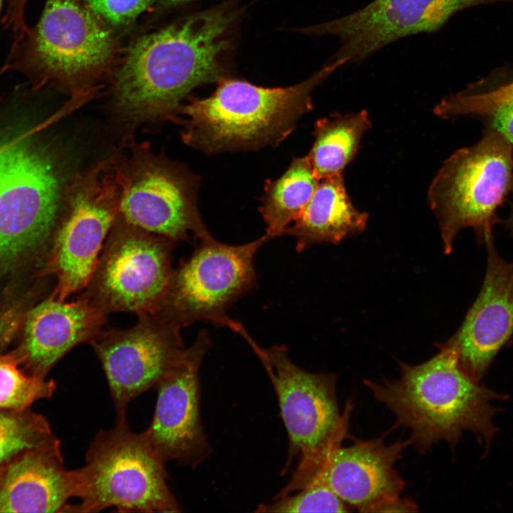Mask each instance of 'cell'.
I'll list each match as a JSON object with an SVG mask.
<instances>
[{
    "label": "cell",
    "mask_w": 513,
    "mask_h": 513,
    "mask_svg": "<svg viewBox=\"0 0 513 513\" xmlns=\"http://www.w3.org/2000/svg\"><path fill=\"white\" fill-rule=\"evenodd\" d=\"M239 14L234 1H227L141 36L128 48L113 74L108 108L124 137L172 122L192 89L224 78L219 57L230 46L226 33Z\"/></svg>",
    "instance_id": "1"
},
{
    "label": "cell",
    "mask_w": 513,
    "mask_h": 513,
    "mask_svg": "<svg viewBox=\"0 0 513 513\" xmlns=\"http://www.w3.org/2000/svg\"><path fill=\"white\" fill-rule=\"evenodd\" d=\"M343 65L330 59L308 79L281 88L222 78L210 96L182 103L172 123L182 127L185 144L207 154L274 146L313 109L312 91Z\"/></svg>",
    "instance_id": "2"
},
{
    "label": "cell",
    "mask_w": 513,
    "mask_h": 513,
    "mask_svg": "<svg viewBox=\"0 0 513 513\" xmlns=\"http://www.w3.org/2000/svg\"><path fill=\"white\" fill-rule=\"evenodd\" d=\"M400 377L375 383L364 380L375 398L390 409L397 426L421 453L440 440L455 445L465 430L486 440L495 432L490 401L497 398L460 366L455 351L443 344L429 361L416 366L399 362Z\"/></svg>",
    "instance_id": "3"
},
{
    "label": "cell",
    "mask_w": 513,
    "mask_h": 513,
    "mask_svg": "<svg viewBox=\"0 0 513 513\" xmlns=\"http://www.w3.org/2000/svg\"><path fill=\"white\" fill-rule=\"evenodd\" d=\"M118 51L111 31L81 0H46L38 21L13 41L1 73L23 74L35 90L73 95L111 75Z\"/></svg>",
    "instance_id": "4"
},
{
    "label": "cell",
    "mask_w": 513,
    "mask_h": 513,
    "mask_svg": "<svg viewBox=\"0 0 513 513\" xmlns=\"http://www.w3.org/2000/svg\"><path fill=\"white\" fill-rule=\"evenodd\" d=\"M166 462L144 431L135 432L126 417L100 430L86 454L85 465L73 470L75 495L80 500L69 512H180L168 485Z\"/></svg>",
    "instance_id": "5"
},
{
    "label": "cell",
    "mask_w": 513,
    "mask_h": 513,
    "mask_svg": "<svg viewBox=\"0 0 513 513\" xmlns=\"http://www.w3.org/2000/svg\"><path fill=\"white\" fill-rule=\"evenodd\" d=\"M33 131L5 138L0 150V264L52 245L71 175Z\"/></svg>",
    "instance_id": "6"
},
{
    "label": "cell",
    "mask_w": 513,
    "mask_h": 513,
    "mask_svg": "<svg viewBox=\"0 0 513 513\" xmlns=\"http://www.w3.org/2000/svg\"><path fill=\"white\" fill-rule=\"evenodd\" d=\"M121 188L120 214L131 224L175 244L192 234L212 236L197 207L200 178L186 165L152 151L133 135L110 156Z\"/></svg>",
    "instance_id": "7"
},
{
    "label": "cell",
    "mask_w": 513,
    "mask_h": 513,
    "mask_svg": "<svg viewBox=\"0 0 513 513\" xmlns=\"http://www.w3.org/2000/svg\"><path fill=\"white\" fill-rule=\"evenodd\" d=\"M513 190V151L496 131L484 129L475 144L457 150L440 168L428 190L445 253L462 229L472 228L480 243L493 237L499 208Z\"/></svg>",
    "instance_id": "8"
},
{
    "label": "cell",
    "mask_w": 513,
    "mask_h": 513,
    "mask_svg": "<svg viewBox=\"0 0 513 513\" xmlns=\"http://www.w3.org/2000/svg\"><path fill=\"white\" fill-rule=\"evenodd\" d=\"M121 188L108 157L71 174L46 271L57 280L52 296L66 301L87 286L109 232L120 214Z\"/></svg>",
    "instance_id": "9"
},
{
    "label": "cell",
    "mask_w": 513,
    "mask_h": 513,
    "mask_svg": "<svg viewBox=\"0 0 513 513\" xmlns=\"http://www.w3.org/2000/svg\"><path fill=\"white\" fill-rule=\"evenodd\" d=\"M270 238L264 234L246 244L230 245L213 237L172 269L165 292L153 314L180 328L197 321L247 331L229 318V306L256 281L254 258Z\"/></svg>",
    "instance_id": "10"
},
{
    "label": "cell",
    "mask_w": 513,
    "mask_h": 513,
    "mask_svg": "<svg viewBox=\"0 0 513 513\" xmlns=\"http://www.w3.org/2000/svg\"><path fill=\"white\" fill-rule=\"evenodd\" d=\"M172 241L137 227L121 214L105 241L81 294L103 314H152L172 269Z\"/></svg>",
    "instance_id": "11"
},
{
    "label": "cell",
    "mask_w": 513,
    "mask_h": 513,
    "mask_svg": "<svg viewBox=\"0 0 513 513\" xmlns=\"http://www.w3.org/2000/svg\"><path fill=\"white\" fill-rule=\"evenodd\" d=\"M252 348L261 360L276 392L281 417L287 430L288 463L299 456L298 467L316 461L333 442L343 440L353 404L347 402L340 415L337 376L313 373L296 365L285 346Z\"/></svg>",
    "instance_id": "12"
},
{
    "label": "cell",
    "mask_w": 513,
    "mask_h": 513,
    "mask_svg": "<svg viewBox=\"0 0 513 513\" xmlns=\"http://www.w3.org/2000/svg\"><path fill=\"white\" fill-rule=\"evenodd\" d=\"M127 329L103 331L90 343L104 370L116 418L130 403L155 388L182 356L181 328L153 314L138 315Z\"/></svg>",
    "instance_id": "13"
},
{
    "label": "cell",
    "mask_w": 513,
    "mask_h": 513,
    "mask_svg": "<svg viewBox=\"0 0 513 513\" xmlns=\"http://www.w3.org/2000/svg\"><path fill=\"white\" fill-rule=\"evenodd\" d=\"M513 0H375L343 17L302 28L313 36H335L341 46L333 56L361 62L403 37L440 28L464 9Z\"/></svg>",
    "instance_id": "14"
},
{
    "label": "cell",
    "mask_w": 513,
    "mask_h": 513,
    "mask_svg": "<svg viewBox=\"0 0 513 513\" xmlns=\"http://www.w3.org/2000/svg\"><path fill=\"white\" fill-rule=\"evenodd\" d=\"M211 344L208 333L200 331L155 387V412L144 432L166 463L174 461L195 468L211 454L201 419L199 380L201 363Z\"/></svg>",
    "instance_id": "15"
},
{
    "label": "cell",
    "mask_w": 513,
    "mask_h": 513,
    "mask_svg": "<svg viewBox=\"0 0 513 513\" xmlns=\"http://www.w3.org/2000/svg\"><path fill=\"white\" fill-rule=\"evenodd\" d=\"M333 443L306 474L303 487L319 479L347 504L363 512H379L400 497L405 482L395 469L397 460L410 442L385 445L383 437L355 440L346 447Z\"/></svg>",
    "instance_id": "16"
},
{
    "label": "cell",
    "mask_w": 513,
    "mask_h": 513,
    "mask_svg": "<svg viewBox=\"0 0 513 513\" xmlns=\"http://www.w3.org/2000/svg\"><path fill=\"white\" fill-rule=\"evenodd\" d=\"M485 244L487 266L480 292L460 328L445 343L477 382L513 334V261L499 255L493 237Z\"/></svg>",
    "instance_id": "17"
},
{
    "label": "cell",
    "mask_w": 513,
    "mask_h": 513,
    "mask_svg": "<svg viewBox=\"0 0 513 513\" xmlns=\"http://www.w3.org/2000/svg\"><path fill=\"white\" fill-rule=\"evenodd\" d=\"M105 320L106 315L82 294L71 302L51 296L29 312L23 343L13 353L27 373L46 378L72 348L90 343Z\"/></svg>",
    "instance_id": "18"
},
{
    "label": "cell",
    "mask_w": 513,
    "mask_h": 513,
    "mask_svg": "<svg viewBox=\"0 0 513 513\" xmlns=\"http://www.w3.org/2000/svg\"><path fill=\"white\" fill-rule=\"evenodd\" d=\"M75 487L74 470L64 466L57 439L0 470V512H69Z\"/></svg>",
    "instance_id": "19"
},
{
    "label": "cell",
    "mask_w": 513,
    "mask_h": 513,
    "mask_svg": "<svg viewBox=\"0 0 513 513\" xmlns=\"http://www.w3.org/2000/svg\"><path fill=\"white\" fill-rule=\"evenodd\" d=\"M368 217L353 205L342 173L336 174L319 180L302 213L284 234L294 237L296 251L303 252L316 243L337 244L362 232Z\"/></svg>",
    "instance_id": "20"
},
{
    "label": "cell",
    "mask_w": 513,
    "mask_h": 513,
    "mask_svg": "<svg viewBox=\"0 0 513 513\" xmlns=\"http://www.w3.org/2000/svg\"><path fill=\"white\" fill-rule=\"evenodd\" d=\"M319 180L306 155L294 158L279 178L266 182L259 211L270 239L284 234L301 215Z\"/></svg>",
    "instance_id": "21"
},
{
    "label": "cell",
    "mask_w": 513,
    "mask_h": 513,
    "mask_svg": "<svg viewBox=\"0 0 513 513\" xmlns=\"http://www.w3.org/2000/svg\"><path fill=\"white\" fill-rule=\"evenodd\" d=\"M370 126L365 110L344 115L335 113L316 122L314 141L307 156L319 180L342 173L354 158L363 135Z\"/></svg>",
    "instance_id": "22"
},
{
    "label": "cell",
    "mask_w": 513,
    "mask_h": 513,
    "mask_svg": "<svg viewBox=\"0 0 513 513\" xmlns=\"http://www.w3.org/2000/svg\"><path fill=\"white\" fill-rule=\"evenodd\" d=\"M512 104L513 72H495L444 98L433 111L439 117L448 120L465 115L480 118Z\"/></svg>",
    "instance_id": "23"
},
{
    "label": "cell",
    "mask_w": 513,
    "mask_h": 513,
    "mask_svg": "<svg viewBox=\"0 0 513 513\" xmlns=\"http://www.w3.org/2000/svg\"><path fill=\"white\" fill-rule=\"evenodd\" d=\"M57 439L48 420L31 408L0 409V470L20 454Z\"/></svg>",
    "instance_id": "24"
},
{
    "label": "cell",
    "mask_w": 513,
    "mask_h": 513,
    "mask_svg": "<svg viewBox=\"0 0 513 513\" xmlns=\"http://www.w3.org/2000/svg\"><path fill=\"white\" fill-rule=\"evenodd\" d=\"M56 389L53 380L31 375L14 353L0 356V409L22 410L50 398Z\"/></svg>",
    "instance_id": "25"
},
{
    "label": "cell",
    "mask_w": 513,
    "mask_h": 513,
    "mask_svg": "<svg viewBox=\"0 0 513 513\" xmlns=\"http://www.w3.org/2000/svg\"><path fill=\"white\" fill-rule=\"evenodd\" d=\"M270 504H261L257 512H348L349 505L324 482L313 479L293 496L275 499Z\"/></svg>",
    "instance_id": "26"
},
{
    "label": "cell",
    "mask_w": 513,
    "mask_h": 513,
    "mask_svg": "<svg viewBox=\"0 0 513 513\" xmlns=\"http://www.w3.org/2000/svg\"><path fill=\"white\" fill-rule=\"evenodd\" d=\"M86 5L101 19L113 26H126L153 3L154 0H86Z\"/></svg>",
    "instance_id": "27"
},
{
    "label": "cell",
    "mask_w": 513,
    "mask_h": 513,
    "mask_svg": "<svg viewBox=\"0 0 513 513\" xmlns=\"http://www.w3.org/2000/svg\"><path fill=\"white\" fill-rule=\"evenodd\" d=\"M478 118L483 123L484 129L501 135L513 151V104L501 107Z\"/></svg>",
    "instance_id": "28"
},
{
    "label": "cell",
    "mask_w": 513,
    "mask_h": 513,
    "mask_svg": "<svg viewBox=\"0 0 513 513\" xmlns=\"http://www.w3.org/2000/svg\"><path fill=\"white\" fill-rule=\"evenodd\" d=\"M28 0H8L1 24L4 28L10 31L14 38L21 36L28 26L25 21L26 6Z\"/></svg>",
    "instance_id": "29"
},
{
    "label": "cell",
    "mask_w": 513,
    "mask_h": 513,
    "mask_svg": "<svg viewBox=\"0 0 513 513\" xmlns=\"http://www.w3.org/2000/svg\"><path fill=\"white\" fill-rule=\"evenodd\" d=\"M511 195L512 202L510 207V213L509 217L503 223L504 226L511 232V234L513 236V190Z\"/></svg>",
    "instance_id": "30"
},
{
    "label": "cell",
    "mask_w": 513,
    "mask_h": 513,
    "mask_svg": "<svg viewBox=\"0 0 513 513\" xmlns=\"http://www.w3.org/2000/svg\"><path fill=\"white\" fill-rule=\"evenodd\" d=\"M170 4H178L185 2H187L192 0H166Z\"/></svg>",
    "instance_id": "31"
},
{
    "label": "cell",
    "mask_w": 513,
    "mask_h": 513,
    "mask_svg": "<svg viewBox=\"0 0 513 513\" xmlns=\"http://www.w3.org/2000/svg\"><path fill=\"white\" fill-rule=\"evenodd\" d=\"M4 142V138L0 140V150L3 146Z\"/></svg>",
    "instance_id": "32"
},
{
    "label": "cell",
    "mask_w": 513,
    "mask_h": 513,
    "mask_svg": "<svg viewBox=\"0 0 513 513\" xmlns=\"http://www.w3.org/2000/svg\"><path fill=\"white\" fill-rule=\"evenodd\" d=\"M3 1H4V0H0V15H1V8H2V5H3Z\"/></svg>",
    "instance_id": "33"
}]
</instances>
